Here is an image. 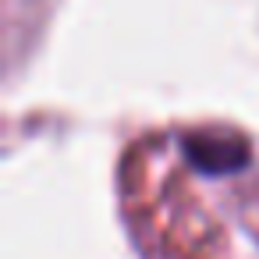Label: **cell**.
<instances>
[{
	"mask_svg": "<svg viewBox=\"0 0 259 259\" xmlns=\"http://www.w3.org/2000/svg\"><path fill=\"white\" fill-rule=\"evenodd\" d=\"M188 156L206 170H231L245 163V146L231 135H195L188 139Z\"/></svg>",
	"mask_w": 259,
	"mask_h": 259,
	"instance_id": "6da1fadb",
	"label": "cell"
}]
</instances>
